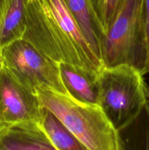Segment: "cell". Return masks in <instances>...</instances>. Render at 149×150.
Segmentation results:
<instances>
[{"mask_svg":"<svg viewBox=\"0 0 149 150\" xmlns=\"http://www.w3.org/2000/svg\"><path fill=\"white\" fill-rule=\"evenodd\" d=\"M23 40L58 64L96 76L105 66L64 0H26Z\"/></svg>","mask_w":149,"mask_h":150,"instance_id":"1","label":"cell"},{"mask_svg":"<svg viewBox=\"0 0 149 150\" xmlns=\"http://www.w3.org/2000/svg\"><path fill=\"white\" fill-rule=\"evenodd\" d=\"M36 94L49 110L89 150H123L121 133L99 104L77 100L63 94L39 87Z\"/></svg>","mask_w":149,"mask_h":150,"instance_id":"2","label":"cell"},{"mask_svg":"<svg viewBox=\"0 0 149 150\" xmlns=\"http://www.w3.org/2000/svg\"><path fill=\"white\" fill-rule=\"evenodd\" d=\"M136 67L127 64L104 66L96 75L99 105L121 133L149 104V86Z\"/></svg>","mask_w":149,"mask_h":150,"instance_id":"3","label":"cell"},{"mask_svg":"<svg viewBox=\"0 0 149 150\" xmlns=\"http://www.w3.org/2000/svg\"><path fill=\"white\" fill-rule=\"evenodd\" d=\"M105 66L127 64L148 74V49L143 0H123L103 38Z\"/></svg>","mask_w":149,"mask_h":150,"instance_id":"4","label":"cell"},{"mask_svg":"<svg viewBox=\"0 0 149 150\" xmlns=\"http://www.w3.org/2000/svg\"><path fill=\"white\" fill-rule=\"evenodd\" d=\"M3 65L20 83L36 93L45 87L69 93L61 76L60 64L56 62L23 39L1 48Z\"/></svg>","mask_w":149,"mask_h":150,"instance_id":"5","label":"cell"},{"mask_svg":"<svg viewBox=\"0 0 149 150\" xmlns=\"http://www.w3.org/2000/svg\"><path fill=\"white\" fill-rule=\"evenodd\" d=\"M44 107L36 93L18 81L2 64L0 71V122L40 123Z\"/></svg>","mask_w":149,"mask_h":150,"instance_id":"6","label":"cell"},{"mask_svg":"<svg viewBox=\"0 0 149 150\" xmlns=\"http://www.w3.org/2000/svg\"><path fill=\"white\" fill-rule=\"evenodd\" d=\"M0 150H56L42 126L34 122L4 125Z\"/></svg>","mask_w":149,"mask_h":150,"instance_id":"7","label":"cell"},{"mask_svg":"<svg viewBox=\"0 0 149 150\" xmlns=\"http://www.w3.org/2000/svg\"><path fill=\"white\" fill-rule=\"evenodd\" d=\"M26 0H0V47L23 38Z\"/></svg>","mask_w":149,"mask_h":150,"instance_id":"8","label":"cell"},{"mask_svg":"<svg viewBox=\"0 0 149 150\" xmlns=\"http://www.w3.org/2000/svg\"><path fill=\"white\" fill-rule=\"evenodd\" d=\"M60 70L70 95L81 102L99 104L96 76L67 64H60Z\"/></svg>","mask_w":149,"mask_h":150,"instance_id":"9","label":"cell"},{"mask_svg":"<svg viewBox=\"0 0 149 150\" xmlns=\"http://www.w3.org/2000/svg\"><path fill=\"white\" fill-rule=\"evenodd\" d=\"M64 1L89 43L102 59L101 48L103 35L96 23L89 0H64Z\"/></svg>","mask_w":149,"mask_h":150,"instance_id":"10","label":"cell"},{"mask_svg":"<svg viewBox=\"0 0 149 150\" xmlns=\"http://www.w3.org/2000/svg\"><path fill=\"white\" fill-rule=\"evenodd\" d=\"M39 125L56 150H89L47 108H44Z\"/></svg>","mask_w":149,"mask_h":150,"instance_id":"11","label":"cell"},{"mask_svg":"<svg viewBox=\"0 0 149 150\" xmlns=\"http://www.w3.org/2000/svg\"><path fill=\"white\" fill-rule=\"evenodd\" d=\"M122 1L123 0H89L92 13L103 35V38L106 35Z\"/></svg>","mask_w":149,"mask_h":150,"instance_id":"12","label":"cell"},{"mask_svg":"<svg viewBox=\"0 0 149 150\" xmlns=\"http://www.w3.org/2000/svg\"><path fill=\"white\" fill-rule=\"evenodd\" d=\"M134 134L129 140L123 139V150H149V104L136 120Z\"/></svg>","mask_w":149,"mask_h":150,"instance_id":"13","label":"cell"},{"mask_svg":"<svg viewBox=\"0 0 149 150\" xmlns=\"http://www.w3.org/2000/svg\"><path fill=\"white\" fill-rule=\"evenodd\" d=\"M145 21L146 40L148 49V73H149V0H143Z\"/></svg>","mask_w":149,"mask_h":150,"instance_id":"14","label":"cell"},{"mask_svg":"<svg viewBox=\"0 0 149 150\" xmlns=\"http://www.w3.org/2000/svg\"><path fill=\"white\" fill-rule=\"evenodd\" d=\"M2 57H1V48L0 47V71L1 70V67H2Z\"/></svg>","mask_w":149,"mask_h":150,"instance_id":"15","label":"cell"},{"mask_svg":"<svg viewBox=\"0 0 149 150\" xmlns=\"http://www.w3.org/2000/svg\"><path fill=\"white\" fill-rule=\"evenodd\" d=\"M3 126H4V125H2L1 124V122H0V130H1V127H2Z\"/></svg>","mask_w":149,"mask_h":150,"instance_id":"16","label":"cell"}]
</instances>
